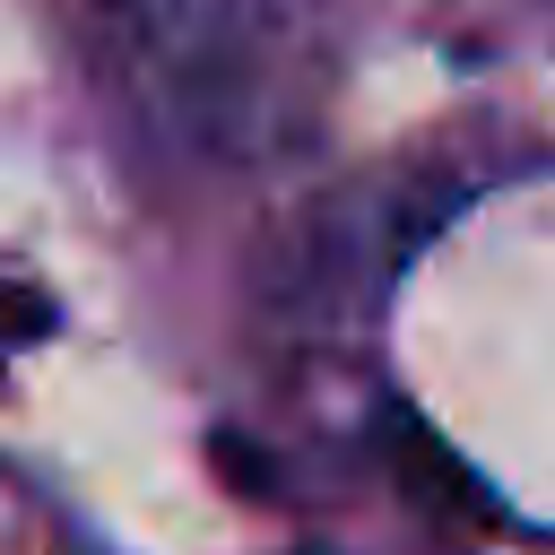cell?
<instances>
[{
  "label": "cell",
  "mask_w": 555,
  "mask_h": 555,
  "mask_svg": "<svg viewBox=\"0 0 555 555\" xmlns=\"http://www.w3.org/2000/svg\"><path fill=\"white\" fill-rule=\"evenodd\" d=\"M104 78L156 130L199 147H243L278 113L286 9L278 0H78Z\"/></svg>",
  "instance_id": "6da1fadb"
},
{
  "label": "cell",
  "mask_w": 555,
  "mask_h": 555,
  "mask_svg": "<svg viewBox=\"0 0 555 555\" xmlns=\"http://www.w3.org/2000/svg\"><path fill=\"white\" fill-rule=\"evenodd\" d=\"M17 330H43V304H17L9 286H0V364H9V338Z\"/></svg>",
  "instance_id": "7a4b0ae2"
}]
</instances>
